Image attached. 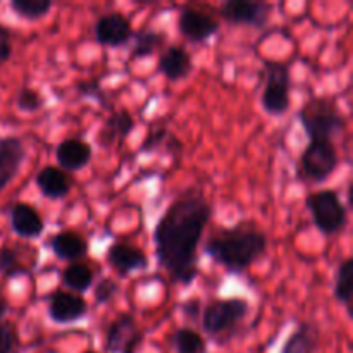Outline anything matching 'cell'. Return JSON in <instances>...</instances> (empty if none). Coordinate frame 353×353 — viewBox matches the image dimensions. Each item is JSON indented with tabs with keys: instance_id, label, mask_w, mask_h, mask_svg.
<instances>
[{
	"instance_id": "cell-1",
	"label": "cell",
	"mask_w": 353,
	"mask_h": 353,
	"mask_svg": "<svg viewBox=\"0 0 353 353\" xmlns=\"http://www.w3.org/2000/svg\"><path fill=\"white\" fill-rule=\"evenodd\" d=\"M212 214L202 193L190 192L176 199L155 224V257L176 285L188 286L199 276V245Z\"/></svg>"
},
{
	"instance_id": "cell-2",
	"label": "cell",
	"mask_w": 353,
	"mask_h": 353,
	"mask_svg": "<svg viewBox=\"0 0 353 353\" xmlns=\"http://www.w3.org/2000/svg\"><path fill=\"white\" fill-rule=\"evenodd\" d=\"M268 250V236L243 226L226 230L203 245V254L231 274H241Z\"/></svg>"
},
{
	"instance_id": "cell-3",
	"label": "cell",
	"mask_w": 353,
	"mask_h": 353,
	"mask_svg": "<svg viewBox=\"0 0 353 353\" xmlns=\"http://www.w3.org/2000/svg\"><path fill=\"white\" fill-rule=\"evenodd\" d=\"M299 121L309 141H333V138L347 128L343 114L336 103L326 97H312L307 100L300 109Z\"/></svg>"
},
{
	"instance_id": "cell-4",
	"label": "cell",
	"mask_w": 353,
	"mask_h": 353,
	"mask_svg": "<svg viewBox=\"0 0 353 353\" xmlns=\"http://www.w3.org/2000/svg\"><path fill=\"white\" fill-rule=\"evenodd\" d=\"M305 207L312 216L314 226L326 236L343 233L348 224V210L334 190L309 193Z\"/></svg>"
},
{
	"instance_id": "cell-5",
	"label": "cell",
	"mask_w": 353,
	"mask_h": 353,
	"mask_svg": "<svg viewBox=\"0 0 353 353\" xmlns=\"http://www.w3.org/2000/svg\"><path fill=\"white\" fill-rule=\"evenodd\" d=\"M265 85L262 90L261 103L265 114L274 117L285 116L292 107V74L285 62L265 61L264 62Z\"/></svg>"
},
{
	"instance_id": "cell-6",
	"label": "cell",
	"mask_w": 353,
	"mask_h": 353,
	"mask_svg": "<svg viewBox=\"0 0 353 353\" xmlns=\"http://www.w3.org/2000/svg\"><path fill=\"white\" fill-rule=\"evenodd\" d=\"M250 312V303L245 299H224L209 303L202 312V327L210 336H219L234 330Z\"/></svg>"
},
{
	"instance_id": "cell-7",
	"label": "cell",
	"mask_w": 353,
	"mask_h": 353,
	"mask_svg": "<svg viewBox=\"0 0 353 353\" xmlns=\"http://www.w3.org/2000/svg\"><path fill=\"white\" fill-rule=\"evenodd\" d=\"M338 152L333 141H309L300 157L305 178L312 183H324L338 168Z\"/></svg>"
},
{
	"instance_id": "cell-8",
	"label": "cell",
	"mask_w": 353,
	"mask_h": 353,
	"mask_svg": "<svg viewBox=\"0 0 353 353\" xmlns=\"http://www.w3.org/2000/svg\"><path fill=\"white\" fill-rule=\"evenodd\" d=\"M145 333L138 327L133 314H121L105 330L103 348L107 353H137Z\"/></svg>"
},
{
	"instance_id": "cell-9",
	"label": "cell",
	"mask_w": 353,
	"mask_h": 353,
	"mask_svg": "<svg viewBox=\"0 0 353 353\" xmlns=\"http://www.w3.org/2000/svg\"><path fill=\"white\" fill-rule=\"evenodd\" d=\"M272 6L269 2H250V0H230L221 6V16L231 24L254 26L257 30L268 26L271 19Z\"/></svg>"
},
{
	"instance_id": "cell-10",
	"label": "cell",
	"mask_w": 353,
	"mask_h": 353,
	"mask_svg": "<svg viewBox=\"0 0 353 353\" xmlns=\"http://www.w3.org/2000/svg\"><path fill=\"white\" fill-rule=\"evenodd\" d=\"M88 303L81 295L57 290L48 299V317L55 324H72L85 319Z\"/></svg>"
},
{
	"instance_id": "cell-11",
	"label": "cell",
	"mask_w": 353,
	"mask_h": 353,
	"mask_svg": "<svg viewBox=\"0 0 353 353\" xmlns=\"http://www.w3.org/2000/svg\"><path fill=\"white\" fill-rule=\"evenodd\" d=\"M179 33L192 43H202L219 33V23L210 14L185 7L178 19Z\"/></svg>"
},
{
	"instance_id": "cell-12",
	"label": "cell",
	"mask_w": 353,
	"mask_h": 353,
	"mask_svg": "<svg viewBox=\"0 0 353 353\" xmlns=\"http://www.w3.org/2000/svg\"><path fill=\"white\" fill-rule=\"evenodd\" d=\"M95 40L105 47H123L133 37L130 19L121 12H109L99 17L95 23Z\"/></svg>"
},
{
	"instance_id": "cell-13",
	"label": "cell",
	"mask_w": 353,
	"mask_h": 353,
	"mask_svg": "<svg viewBox=\"0 0 353 353\" xmlns=\"http://www.w3.org/2000/svg\"><path fill=\"white\" fill-rule=\"evenodd\" d=\"M107 262L121 278H126L131 272L145 271L148 268L147 254L141 248L126 243L110 245L107 250Z\"/></svg>"
},
{
	"instance_id": "cell-14",
	"label": "cell",
	"mask_w": 353,
	"mask_h": 353,
	"mask_svg": "<svg viewBox=\"0 0 353 353\" xmlns=\"http://www.w3.org/2000/svg\"><path fill=\"white\" fill-rule=\"evenodd\" d=\"M10 228L17 236L24 240H37L45 231L43 217L33 205L26 202H17L9 210Z\"/></svg>"
},
{
	"instance_id": "cell-15",
	"label": "cell",
	"mask_w": 353,
	"mask_h": 353,
	"mask_svg": "<svg viewBox=\"0 0 353 353\" xmlns=\"http://www.w3.org/2000/svg\"><path fill=\"white\" fill-rule=\"evenodd\" d=\"M24 157H26V150L19 138H0V192L19 174Z\"/></svg>"
},
{
	"instance_id": "cell-16",
	"label": "cell",
	"mask_w": 353,
	"mask_h": 353,
	"mask_svg": "<svg viewBox=\"0 0 353 353\" xmlns=\"http://www.w3.org/2000/svg\"><path fill=\"white\" fill-rule=\"evenodd\" d=\"M93 157L92 145L81 138H68L55 148V159L62 171H81Z\"/></svg>"
},
{
	"instance_id": "cell-17",
	"label": "cell",
	"mask_w": 353,
	"mask_h": 353,
	"mask_svg": "<svg viewBox=\"0 0 353 353\" xmlns=\"http://www.w3.org/2000/svg\"><path fill=\"white\" fill-rule=\"evenodd\" d=\"M157 71L169 81H181V79L188 78L193 71L192 54L183 47L171 45L159 57Z\"/></svg>"
},
{
	"instance_id": "cell-18",
	"label": "cell",
	"mask_w": 353,
	"mask_h": 353,
	"mask_svg": "<svg viewBox=\"0 0 353 353\" xmlns=\"http://www.w3.org/2000/svg\"><path fill=\"white\" fill-rule=\"evenodd\" d=\"M34 183H37L41 195L50 200L65 199L71 193L72 185H74L71 176L62 171L61 168H55V165H45L43 169H40V172L34 178Z\"/></svg>"
},
{
	"instance_id": "cell-19",
	"label": "cell",
	"mask_w": 353,
	"mask_h": 353,
	"mask_svg": "<svg viewBox=\"0 0 353 353\" xmlns=\"http://www.w3.org/2000/svg\"><path fill=\"white\" fill-rule=\"evenodd\" d=\"M48 247L61 261L76 262L88 254V241L76 231H59L50 238Z\"/></svg>"
},
{
	"instance_id": "cell-20",
	"label": "cell",
	"mask_w": 353,
	"mask_h": 353,
	"mask_svg": "<svg viewBox=\"0 0 353 353\" xmlns=\"http://www.w3.org/2000/svg\"><path fill=\"white\" fill-rule=\"evenodd\" d=\"M134 130V119L128 110H116L110 114L99 131V143L102 147H110L117 140H124Z\"/></svg>"
},
{
	"instance_id": "cell-21",
	"label": "cell",
	"mask_w": 353,
	"mask_h": 353,
	"mask_svg": "<svg viewBox=\"0 0 353 353\" xmlns=\"http://www.w3.org/2000/svg\"><path fill=\"white\" fill-rule=\"evenodd\" d=\"M317 343H319V330H317V326L303 321L290 334L288 340L285 341L281 353H314Z\"/></svg>"
},
{
	"instance_id": "cell-22",
	"label": "cell",
	"mask_w": 353,
	"mask_h": 353,
	"mask_svg": "<svg viewBox=\"0 0 353 353\" xmlns=\"http://www.w3.org/2000/svg\"><path fill=\"white\" fill-rule=\"evenodd\" d=\"M333 295L338 303L347 307L348 316H352V295H353V259L348 257L338 265L334 276Z\"/></svg>"
},
{
	"instance_id": "cell-23",
	"label": "cell",
	"mask_w": 353,
	"mask_h": 353,
	"mask_svg": "<svg viewBox=\"0 0 353 353\" xmlns=\"http://www.w3.org/2000/svg\"><path fill=\"white\" fill-rule=\"evenodd\" d=\"M61 283L65 288L71 290V293L81 295L88 292L93 285V271L86 264L81 262H72L64 271L61 272Z\"/></svg>"
},
{
	"instance_id": "cell-24",
	"label": "cell",
	"mask_w": 353,
	"mask_h": 353,
	"mask_svg": "<svg viewBox=\"0 0 353 353\" xmlns=\"http://www.w3.org/2000/svg\"><path fill=\"white\" fill-rule=\"evenodd\" d=\"M133 48H131V59H145L154 55L162 48L165 41V34L154 30L133 31Z\"/></svg>"
},
{
	"instance_id": "cell-25",
	"label": "cell",
	"mask_w": 353,
	"mask_h": 353,
	"mask_svg": "<svg viewBox=\"0 0 353 353\" xmlns=\"http://www.w3.org/2000/svg\"><path fill=\"white\" fill-rule=\"evenodd\" d=\"M172 348L178 353H205V338L192 327H178L172 334Z\"/></svg>"
},
{
	"instance_id": "cell-26",
	"label": "cell",
	"mask_w": 353,
	"mask_h": 353,
	"mask_svg": "<svg viewBox=\"0 0 353 353\" xmlns=\"http://www.w3.org/2000/svg\"><path fill=\"white\" fill-rule=\"evenodd\" d=\"M54 7L52 0H12L10 9L24 19H41L48 14V10Z\"/></svg>"
},
{
	"instance_id": "cell-27",
	"label": "cell",
	"mask_w": 353,
	"mask_h": 353,
	"mask_svg": "<svg viewBox=\"0 0 353 353\" xmlns=\"http://www.w3.org/2000/svg\"><path fill=\"white\" fill-rule=\"evenodd\" d=\"M26 268L21 264L19 252L12 247H0V274L6 279H14L26 274Z\"/></svg>"
},
{
	"instance_id": "cell-28",
	"label": "cell",
	"mask_w": 353,
	"mask_h": 353,
	"mask_svg": "<svg viewBox=\"0 0 353 353\" xmlns=\"http://www.w3.org/2000/svg\"><path fill=\"white\" fill-rule=\"evenodd\" d=\"M117 293H119V285H117L116 279L103 278L93 288V300H95L97 305H103V303L112 302Z\"/></svg>"
},
{
	"instance_id": "cell-29",
	"label": "cell",
	"mask_w": 353,
	"mask_h": 353,
	"mask_svg": "<svg viewBox=\"0 0 353 353\" xmlns=\"http://www.w3.org/2000/svg\"><path fill=\"white\" fill-rule=\"evenodd\" d=\"M17 107L23 112H38L45 105V99L33 88H23L17 93Z\"/></svg>"
},
{
	"instance_id": "cell-30",
	"label": "cell",
	"mask_w": 353,
	"mask_h": 353,
	"mask_svg": "<svg viewBox=\"0 0 353 353\" xmlns=\"http://www.w3.org/2000/svg\"><path fill=\"white\" fill-rule=\"evenodd\" d=\"M0 353H19V336L10 323L0 321Z\"/></svg>"
},
{
	"instance_id": "cell-31",
	"label": "cell",
	"mask_w": 353,
	"mask_h": 353,
	"mask_svg": "<svg viewBox=\"0 0 353 353\" xmlns=\"http://www.w3.org/2000/svg\"><path fill=\"white\" fill-rule=\"evenodd\" d=\"M78 93H79V97H90V99L97 100L100 105H109V100H107L105 93H103L102 86L99 85V81H83V83H79Z\"/></svg>"
},
{
	"instance_id": "cell-32",
	"label": "cell",
	"mask_w": 353,
	"mask_h": 353,
	"mask_svg": "<svg viewBox=\"0 0 353 353\" xmlns=\"http://www.w3.org/2000/svg\"><path fill=\"white\" fill-rule=\"evenodd\" d=\"M165 138H168V130L164 126H159L157 130L152 128L150 133L147 134V140L141 145L140 152H155L157 148H161V145L164 143Z\"/></svg>"
},
{
	"instance_id": "cell-33",
	"label": "cell",
	"mask_w": 353,
	"mask_h": 353,
	"mask_svg": "<svg viewBox=\"0 0 353 353\" xmlns=\"http://www.w3.org/2000/svg\"><path fill=\"white\" fill-rule=\"evenodd\" d=\"M12 57V38L9 28L0 24V65L6 64Z\"/></svg>"
},
{
	"instance_id": "cell-34",
	"label": "cell",
	"mask_w": 353,
	"mask_h": 353,
	"mask_svg": "<svg viewBox=\"0 0 353 353\" xmlns=\"http://www.w3.org/2000/svg\"><path fill=\"white\" fill-rule=\"evenodd\" d=\"M183 314H185L186 319L190 321H196L200 316H202V305H200L199 300H188V302H185V305H183Z\"/></svg>"
},
{
	"instance_id": "cell-35",
	"label": "cell",
	"mask_w": 353,
	"mask_h": 353,
	"mask_svg": "<svg viewBox=\"0 0 353 353\" xmlns=\"http://www.w3.org/2000/svg\"><path fill=\"white\" fill-rule=\"evenodd\" d=\"M7 310H9V307H7V303L3 302V300H0V321H2V317L6 316Z\"/></svg>"
},
{
	"instance_id": "cell-36",
	"label": "cell",
	"mask_w": 353,
	"mask_h": 353,
	"mask_svg": "<svg viewBox=\"0 0 353 353\" xmlns=\"http://www.w3.org/2000/svg\"><path fill=\"white\" fill-rule=\"evenodd\" d=\"M85 353H97V352H92V350H90V352H85Z\"/></svg>"
}]
</instances>
